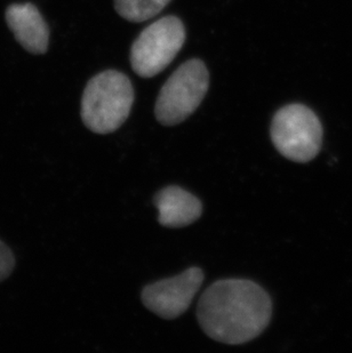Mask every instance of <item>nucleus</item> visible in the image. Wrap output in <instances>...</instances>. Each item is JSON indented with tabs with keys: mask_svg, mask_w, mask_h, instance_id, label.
Returning a JSON list of instances; mask_svg holds the SVG:
<instances>
[{
	"mask_svg": "<svg viewBox=\"0 0 352 353\" xmlns=\"http://www.w3.org/2000/svg\"><path fill=\"white\" fill-rule=\"evenodd\" d=\"M273 303L266 290L251 280H219L200 297L197 316L213 340L231 345L247 343L266 330Z\"/></svg>",
	"mask_w": 352,
	"mask_h": 353,
	"instance_id": "1",
	"label": "nucleus"
},
{
	"mask_svg": "<svg viewBox=\"0 0 352 353\" xmlns=\"http://www.w3.org/2000/svg\"><path fill=\"white\" fill-rule=\"evenodd\" d=\"M134 90L126 74L108 70L88 81L81 99V119L94 133L118 130L130 116Z\"/></svg>",
	"mask_w": 352,
	"mask_h": 353,
	"instance_id": "2",
	"label": "nucleus"
},
{
	"mask_svg": "<svg viewBox=\"0 0 352 353\" xmlns=\"http://www.w3.org/2000/svg\"><path fill=\"white\" fill-rule=\"evenodd\" d=\"M210 87V74L203 61L181 64L160 90L155 114L164 126L182 123L198 109Z\"/></svg>",
	"mask_w": 352,
	"mask_h": 353,
	"instance_id": "3",
	"label": "nucleus"
},
{
	"mask_svg": "<svg viewBox=\"0 0 352 353\" xmlns=\"http://www.w3.org/2000/svg\"><path fill=\"white\" fill-rule=\"evenodd\" d=\"M270 134L280 154L296 163L313 160L322 148L320 120L303 104H289L277 111Z\"/></svg>",
	"mask_w": 352,
	"mask_h": 353,
	"instance_id": "4",
	"label": "nucleus"
},
{
	"mask_svg": "<svg viewBox=\"0 0 352 353\" xmlns=\"http://www.w3.org/2000/svg\"><path fill=\"white\" fill-rule=\"evenodd\" d=\"M186 43V29L176 17H162L134 40L130 64L142 78H153L165 70Z\"/></svg>",
	"mask_w": 352,
	"mask_h": 353,
	"instance_id": "5",
	"label": "nucleus"
},
{
	"mask_svg": "<svg viewBox=\"0 0 352 353\" xmlns=\"http://www.w3.org/2000/svg\"><path fill=\"white\" fill-rule=\"evenodd\" d=\"M203 281L202 269L190 268L179 276L144 287L143 304L164 319H175L188 310Z\"/></svg>",
	"mask_w": 352,
	"mask_h": 353,
	"instance_id": "6",
	"label": "nucleus"
},
{
	"mask_svg": "<svg viewBox=\"0 0 352 353\" xmlns=\"http://www.w3.org/2000/svg\"><path fill=\"white\" fill-rule=\"evenodd\" d=\"M6 22L14 37L31 54L46 53L50 29L32 3H14L6 10Z\"/></svg>",
	"mask_w": 352,
	"mask_h": 353,
	"instance_id": "7",
	"label": "nucleus"
},
{
	"mask_svg": "<svg viewBox=\"0 0 352 353\" xmlns=\"http://www.w3.org/2000/svg\"><path fill=\"white\" fill-rule=\"evenodd\" d=\"M158 221L164 227L182 228L195 223L203 214L200 200L179 187H167L155 196Z\"/></svg>",
	"mask_w": 352,
	"mask_h": 353,
	"instance_id": "8",
	"label": "nucleus"
},
{
	"mask_svg": "<svg viewBox=\"0 0 352 353\" xmlns=\"http://www.w3.org/2000/svg\"><path fill=\"white\" fill-rule=\"evenodd\" d=\"M170 0H115L117 13L125 20L140 23L156 17Z\"/></svg>",
	"mask_w": 352,
	"mask_h": 353,
	"instance_id": "9",
	"label": "nucleus"
},
{
	"mask_svg": "<svg viewBox=\"0 0 352 353\" xmlns=\"http://www.w3.org/2000/svg\"><path fill=\"white\" fill-rule=\"evenodd\" d=\"M15 267V259L8 247L0 241V283L6 279L13 272Z\"/></svg>",
	"mask_w": 352,
	"mask_h": 353,
	"instance_id": "10",
	"label": "nucleus"
}]
</instances>
